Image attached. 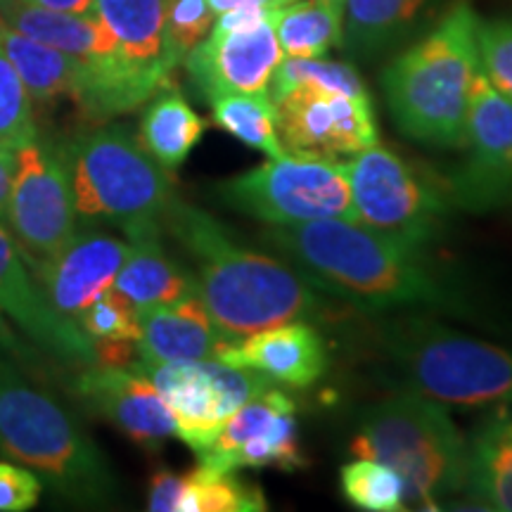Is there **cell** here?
I'll use <instances>...</instances> for the list:
<instances>
[{"instance_id": "cell-42", "label": "cell", "mask_w": 512, "mask_h": 512, "mask_svg": "<svg viewBox=\"0 0 512 512\" xmlns=\"http://www.w3.org/2000/svg\"><path fill=\"white\" fill-rule=\"evenodd\" d=\"M328 3H335V5H339V8H344V3H347V0H328Z\"/></svg>"}, {"instance_id": "cell-12", "label": "cell", "mask_w": 512, "mask_h": 512, "mask_svg": "<svg viewBox=\"0 0 512 512\" xmlns=\"http://www.w3.org/2000/svg\"><path fill=\"white\" fill-rule=\"evenodd\" d=\"M465 159L446 181L456 207L484 214L512 197V100L498 93L482 67L472 81Z\"/></svg>"}, {"instance_id": "cell-31", "label": "cell", "mask_w": 512, "mask_h": 512, "mask_svg": "<svg viewBox=\"0 0 512 512\" xmlns=\"http://www.w3.org/2000/svg\"><path fill=\"white\" fill-rule=\"evenodd\" d=\"M294 413L278 415L264 432L247 439L233 456L228 458L226 472L235 470H259V467H278V470L292 472L306 467V458L299 446V430Z\"/></svg>"}, {"instance_id": "cell-7", "label": "cell", "mask_w": 512, "mask_h": 512, "mask_svg": "<svg viewBox=\"0 0 512 512\" xmlns=\"http://www.w3.org/2000/svg\"><path fill=\"white\" fill-rule=\"evenodd\" d=\"M384 349L413 392L444 406L512 403V354L434 320L408 316L382 328Z\"/></svg>"}, {"instance_id": "cell-2", "label": "cell", "mask_w": 512, "mask_h": 512, "mask_svg": "<svg viewBox=\"0 0 512 512\" xmlns=\"http://www.w3.org/2000/svg\"><path fill=\"white\" fill-rule=\"evenodd\" d=\"M164 228L197 264V290L216 330L235 342L292 320H318L328 304L323 292L287 261L256 252L190 204H171Z\"/></svg>"}, {"instance_id": "cell-20", "label": "cell", "mask_w": 512, "mask_h": 512, "mask_svg": "<svg viewBox=\"0 0 512 512\" xmlns=\"http://www.w3.org/2000/svg\"><path fill=\"white\" fill-rule=\"evenodd\" d=\"M138 349L145 361H209L230 342L216 330L200 290L138 311Z\"/></svg>"}, {"instance_id": "cell-13", "label": "cell", "mask_w": 512, "mask_h": 512, "mask_svg": "<svg viewBox=\"0 0 512 512\" xmlns=\"http://www.w3.org/2000/svg\"><path fill=\"white\" fill-rule=\"evenodd\" d=\"M273 105L278 136L292 155L342 162L380 143L373 98L297 86Z\"/></svg>"}, {"instance_id": "cell-37", "label": "cell", "mask_w": 512, "mask_h": 512, "mask_svg": "<svg viewBox=\"0 0 512 512\" xmlns=\"http://www.w3.org/2000/svg\"><path fill=\"white\" fill-rule=\"evenodd\" d=\"M183 491V475L176 472L157 470L150 479V498H147V508L152 512H178V501H181Z\"/></svg>"}, {"instance_id": "cell-41", "label": "cell", "mask_w": 512, "mask_h": 512, "mask_svg": "<svg viewBox=\"0 0 512 512\" xmlns=\"http://www.w3.org/2000/svg\"><path fill=\"white\" fill-rule=\"evenodd\" d=\"M29 3L43 5V8H50V10L74 12V15H81V12L91 10L93 0H29Z\"/></svg>"}, {"instance_id": "cell-3", "label": "cell", "mask_w": 512, "mask_h": 512, "mask_svg": "<svg viewBox=\"0 0 512 512\" xmlns=\"http://www.w3.org/2000/svg\"><path fill=\"white\" fill-rule=\"evenodd\" d=\"M477 22L472 5L460 0L437 27L384 67V100L403 136L444 150L463 147L472 81L479 72Z\"/></svg>"}, {"instance_id": "cell-36", "label": "cell", "mask_w": 512, "mask_h": 512, "mask_svg": "<svg viewBox=\"0 0 512 512\" xmlns=\"http://www.w3.org/2000/svg\"><path fill=\"white\" fill-rule=\"evenodd\" d=\"M41 494V479L27 467L0 463V512L34 508Z\"/></svg>"}, {"instance_id": "cell-14", "label": "cell", "mask_w": 512, "mask_h": 512, "mask_svg": "<svg viewBox=\"0 0 512 512\" xmlns=\"http://www.w3.org/2000/svg\"><path fill=\"white\" fill-rule=\"evenodd\" d=\"M278 15L254 29H211L200 46L190 50L183 67L204 100L230 93H268L275 67L285 57L275 34Z\"/></svg>"}, {"instance_id": "cell-27", "label": "cell", "mask_w": 512, "mask_h": 512, "mask_svg": "<svg viewBox=\"0 0 512 512\" xmlns=\"http://www.w3.org/2000/svg\"><path fill=\"white\" fill-rule=\"evenodd\" d=\"M214 124L242 145L264 152L266 157L287 155L275 124V105L268 93H230L211 100Z\"/></svg>"}, {"instance_id": "cell-8", "label": "cell", "mask_w": 512, "mask_h": 512, "mask_svg": "<svg viewBox=\"0 0 512 512\" xmlns=\"http://www.w3.org/2000/svg\"><path fill=\"white\" fill-rule=\"evenodd\" d=\"M216 195L226 207L268 226L356 221L347 164L292 152L268 157V162L219 183Z\"/></svg>"}, {"instance_id": "cell-10", "label": "cell", "mask_w": 512, "mask_h": 512, "mask_svg": "<svg viewBox=\"0 0 512 512\" xmlns=\"http://www.w3.org/2000/svg\"><path fill=\"white\" fill-rule=\"evenodd\" d=\"M15 171L5 226L31 271L60 254L76 235L79 214L60 145L29 140L12 152Z\"/></svg>"}, {"instance_id": "cell-25", "label": "cell", "mask_w": 512, "mask_h": 512, "mask_svg": "<svg viewBox=\"0 0 512 512\" xmlns=\"http://www.w3.org/2000/svg\"><path fill=\"white\" fill-rule=\"evenodd\" d=\"M465 491L484 508L512 512V411L505 406L467 444Z\"/></svg>"}, {"instance_id": "cell-33", "label": "cell", "mask_w": 512, "mask_h": 512, "mask_svg": "<svg viewBox=\"0 0 512 512\" xmlns=\"http://www.w3.org/2000/svg\"><path fill=\"white\" fill-rule=\"evenodd\" d=\"M214 19L216 15L207 0H169L164 22V57L171 72L209 36Z\"/></svg>"}, {"instance_id": "cell-16", "label": "cell", "mask_w": 512, "mask_h": 512, "mask_svg": "<svg viewBox=\"0 0 512 512\" xmlns=\"http://www.w3.org/2000/svg\"><path fill=\"white\" fill-rule=\"evenodd\" d=\"M76 394L138 446L159 448L176 437L174 415L138 366H83L76 377Z\"/></svg>"}, {"instance_id": "cell-22", "label": "cell", "mask_w": 512, "mask_h": 512, "mask_svg": "<svg viewBox=\"0 0 512 512\" xmlns=\"http://www.w3.org/2000/svg\"><path fill=\"white\" fill-rule=\"evenodd\" d=\"M0 53L8 57L34 102L72 98L86 91V64L76 57L19 34L0 19Z\"/></svg>"}, {"instance_id": "cell-40", "label": "cell", "mask_w": 512, "mask_h": 512, "mask_svg": "<svg viewBox=\"0 0 512 512\" xmlns=\"http://www.w3.org/2000/svg\"><path fill=\"white\" fill-rule=\"evenodd\" d=\"M12 171H15V159H12V152L0 150V223H5V219H8Z\"/></svg>"}, {"instance_id": "cell-34", "label": "cell", "mask_w": 512, "mask_h": 512, "mask_svg": "<svg viewBox=\"0 0 512 512\" xmlns=\"http://www.w3.org/2000/svg\"><path fill=\"white\" fill-rule=\"evenodd\" d=\"M479 67L491 86L512 100V17L477 22Z\"/></svg>"}, {"instance_id": "cell-15", "label": "cell", "mask_w": 512, "mask_h": 512, "mask_svg": "<svg viewBox=\"0 0 512 512\" xmlns=\"http://www.w3.org/2000/svg\"><path fill=\"white\" fill-rule=\"evenodd\" d=\"M19 252L15 238L0 223V313L15 320L48 354L74 366L95 363V342L76 320L62 316L48 302L43 287Z\"/></svg>"}, {"instance_id": "cell-4", "label": "cell", "mask_w": 512, "mask_h": 512, "mask_svg": "<svg viewBox=\"0 0 512 512\" xmlns=\"http://www.w3.org/2000/svg\"><path fill=\"white\" fill-rule=\"evenodd\" d=\"M60 152L79 219L117 226L128 242L162 235L174 183L128 128H95L62 143Z\"/></svg>"}, {"instance_id": "cell-32", "label": "cell", "mask_w": 512, "mask_h": 512, "mask_svg": "<svg viewBox=\"0 0 512 512\" xmlns=\"http://www.w3.org/2000/svg\"><path fill=\"white\" fill-rule=\"evenodd\" d=\"M36 136L34 100L8 57L0 53V150L15 152Z\"/></svg>"}, {"instance_id": "cell-21", "label": "cell", "mask_w": 512, "mask_h": 512, "mask_svg": "<svg viewBox=\"0 0 512 512\" xmlns=\"http://www.w3.org/2000/svg\"><path fill=\"white\" fill-rule=\"evenodd\" d=\"M434 0H347L342 46L356 60H373L406 43L430 15Z\"/></svg>"}, {"instance_id": "cell-9", "label": "cell", "mask_w": 512, "mask_h": 512, "mask_svg": "<svg viewBox=\"0 0 512 512\" xmlns=\"http://www.w3.org/2000/svg\"><path fill=\"white\" fill-rule=\"evenodd\" d=\"M347 171L358 223L415 247L444 233L453 204L448 188L394 150L375 143L351 157Z\"/></svg>"}, {"instance_id": "cell-17", "label": "cell", "mask_w": 512, "mask_h": 512, "mask_svg": "<svg viewBox=\"0 0 512 512\" xmlns=\"http://www.w3.org/2000/svg\"><path fill=\"white\" fill-rule=\"evenodd\" d=\"M128 252H131V242L112 238V235L76 233L74 240L34 275L46 292L48 302L62 316L79 323L81 313L102 292L110 290Z\"/></svg>"}, {"instance_id": "cell-11", "label": "cell", "mask_w": 512, "mask_h": 512, "mask_svg": "<svg viewBox=\"0 0 512 512\" xmlns=\"http://www.w3.org/2000/svg\"><path fill=\"white\" fill-rule=\"evenodd\" d=\"M136 366L150 377L176 422V437L200 453L219 437L238 408L275 387L261 373L216 361H145Z\"/></svg>"}, {"instance_id": "cell-39", "label": "cell", "mask_w": 512, "mask_h": 512, "mask_svg": "<svg viewBox=\"0 0 512 512\" xmlns=\"http://www.w3.org/2000/svg\"><path fill=\"white\" fill-rule=\"evenodd\" d=\"M209 8L214 15H221V12L235 10V8H268V10H283L290 8L297 0H207Z\"/></svg>"}, {"instance_id": "cell-18", "label": "cell", "mask_w": 512, "mask_h": 512, "mask_svg": "<svg viewBox=\"0 0 512 512\" xmlns=\"http://www.w3.org/2000/svg\"><path fill=\"white\" fill-rule=\"evenodd\" d=\"M216 361L256 370L283 387L306 389L325 375L330 354L309 320H292L228 342Z\"/></svg>"}, {"instance_id": "cell-1", "label": "cell", "mask_w": 512, "mask_h": 512, "mask_svg": "<svg viewBox=\"0 0 512 512\" xmlns=\"http://www.w3.org/2000/svg\"><path fill=\"white\" fill-rule=\"evenodd\" d=\"M261 238L320 292L347 299L358 309H446L460 304V294L448 287L422 247L389 238L358 221L323 219L271 226Z\"/></svg>"}, {"instance_id": "cell-5", "label": "cell", "mask_w": 512, "mask_h": 512, "mask_svg": "<svg viewBox=\"0 0 512 512\" xmlns=\"http://www.w3.org/2000/svg\"><path fill=\"white\" fill-rule=\"evenodd\" d=\"M0 451L72 503L105 505L117 494L110 465L74 415L8 363H0Z\"/></svg>"}, {"instance_id": "cell-19", "label": "cell", "mask_w": 512, "mask_h": 512, "mask_svg": "<svg viewBox=\"0 0 512 512\" xmlns=\"http://www.w3.org/2000/svg\"><path fill=\"white\" fill-rule=\"evenodd\" d=\"M169 0H93L91 10L110 31L119 64L147 100L171 81L164 57Z\"/></svg>"}, {"instance_id": "cell-35", "label": "cell", "mask_w": 512, "mask_h": 512, "mask_svg": "<svg viewBox=\"0 0 512 512\" xmlns=\"http://www.w3.org/2000/svg\"><path fill=\"white\" fill-rule=\"evenodd\" d=\"M81 330L91 339H136L140 337L138 311L117 290H105L81 313Z\"/></svg>"}, {"instance_id": "cell-28", "label": "cell", "mask_w": 512, "mask_h": 512, "mask_svg": "<svg viewBox=\"0 0 512 512\" xmlns=\"http://www.w3.org/2000/svg\"><path fill=\"white\" fill-rule=\"evenodd\" d=\"M266 496L259 486L245 482L235 472H214L197 465L183 475L178 512H264Z\"/></svg>"}, {"instance_id": "cell-38", "label": "cell", "mask_w": 512, "mask_h": 512, "mask_svg": "<svg viewBox=\"0 0 512 512\" xmlns=\"http://www.w3.org/2000/svg\"><path fill=\"white\" fill-rule=\"evenodd\" d=\"M95 363L98 366L128 368L140 361V349L136 339H93Z\"/></svg>"}, {"instance_id": "cell-23", "label": "cell", "mask_w": 512, "mask_h": 512, "mask_svg": "<svg viewBox=\"0 0 512 512\" xmlns=\"http://www.w3.org/2000/svg\"><path fill=\"white\" fill-rule=\"evenodd\" d=\"M112 290H117L136 311H145L195 292L197 278L166 254L159 235H150L131 240V252L114 278Z\"/></svg>"}, {"instance_id": "cell-30", "label": "cell", "mask_w": 512, "mask_h": 512, "mask_svg": "<svg viewBox=\"0 0 512 512\" xmlns=\"http://www.w3.org/2000/svg\"><path fill=\"white\" fill-rule=\"evenodd\" d=\"M297 86H313L356 95V98H370L366 83L356 72V67H351L349 62L325 60V57H283L275 67L271 83H268V95L275 100Z\"/></svg>"}, {"instance_id": "cell-29", "label": "cell", "mask_w": 512, "mask_h": 512, "mask_svg": "<svg viewBox=\"0 0 512 512\" xmlns=\"http://www.w3.org/2000/svg\"><path fill=\"white\" fill-rule=\"evenodd\" d=\"M342 496L358 510L401 512L408 508L406 486L394 467L373 458H356L339 470Z\"/></svg>"}, {"instance_id": "cell-24", "label": "cell", "mask_w": 512, "mask_h": 512, "mask_svg": "<svg viewBox=\"0 0 512 512\" xmlns=\"http://www.w3.org/2000/svg\"><path fill=\"white\" fill-rule=\"evenodd\" d=\"M204 131L207 121L192 110L183 93L169 81L147 100L138 140L159 166L176 171L200 143Z\"/></svg>"}, {"instance_id": "cell-6", "label": "cell", "mask_w": 512, "mask_h": 512, "mask_svg": "<svg viewBox=\"0 0 512 512\" xmlns=\"http://www.w3.org/2000/svg\"><path fill=\"white\" fill-rule=\"evenodd\" d=\"M351 453L394 467L406 501L418 508L437 510L444 498L465 491L467 441L444 403L430 396L406 392L370 406Z\"/></svg>"}, {"instance_id": "cell-26", "label": "cell", "mask_w": 512, "mask_h": 512, "mask_svg": "<svg viewBox=\"0 0 512 512\" xmlns=\"http://www.w3.org/2000/svg\"><path fill=\"white\" fill-rule=\"evenodd\" d=\"M344 8L328 0H297L283 8L275 22L285 57H325L342 46Z\"/></svg>"}]
</instances>
